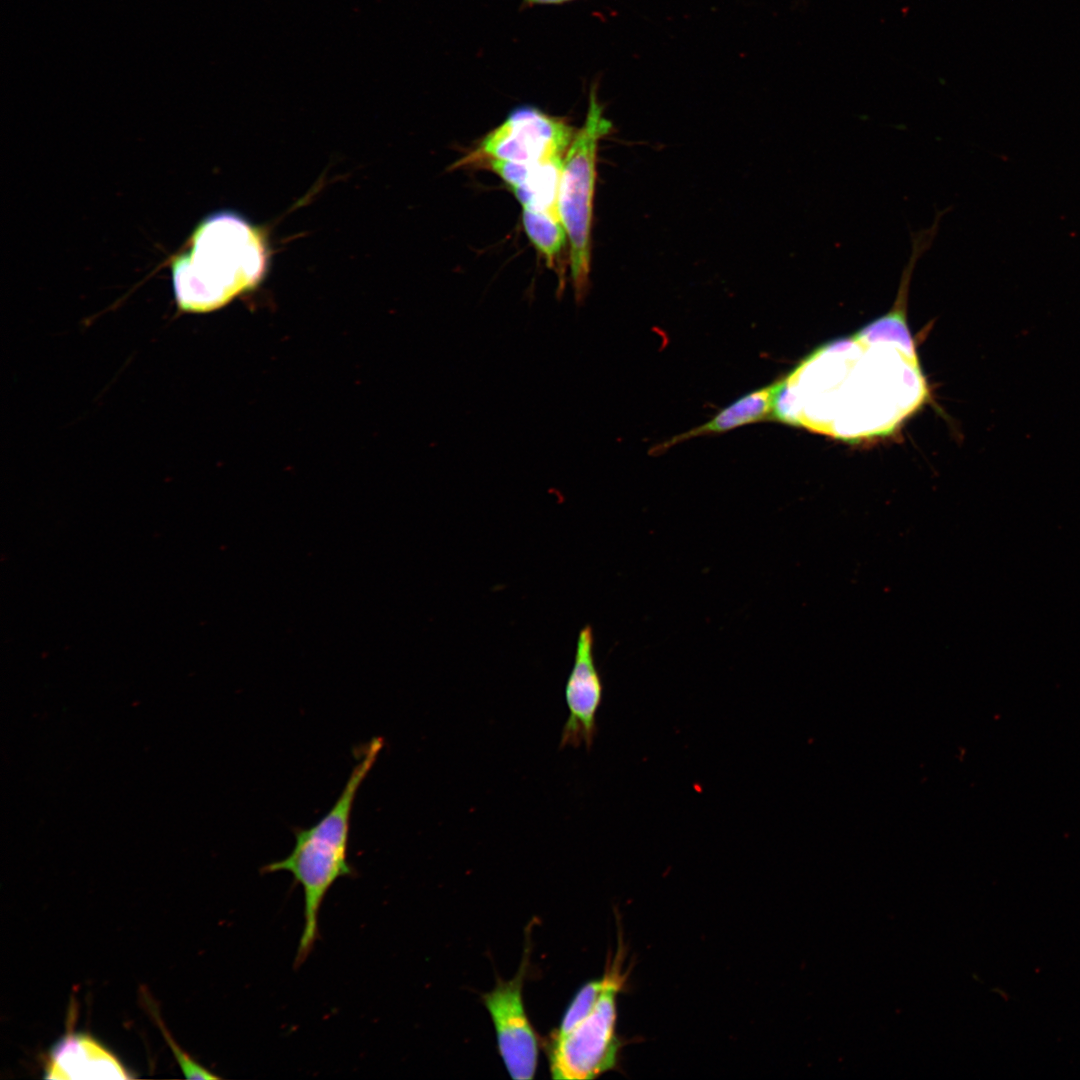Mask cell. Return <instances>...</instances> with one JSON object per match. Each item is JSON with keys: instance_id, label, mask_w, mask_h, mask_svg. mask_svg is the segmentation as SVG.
<instances>
[{"instance_id": "1", "label": "cell", "mask_w": 1080, "mask_h": 1080, "mask_svg": "<svg viewBox=\"0 0 1080 1080\" xmlns=\"http://www.w3.org/2000/svg\"><path fill=\"white\" fill-rule=\"evenodd\" d=\"M266 265L262 233L234 212L214 213L197 226L189 249L172 262L176 301L191 312L219 308L253 287Z\"/></svg>"}, {"instance_id": "2", "label": "cell", "mask_w": 1080, "mask_h": 1080, "mask_svg": "<svg viewBox=\"0 0 1080 1080\" xmlns=\"http://www.w3.org/2000/svg\"><path fill=\"white\" fill-rule=\"evenodd\" d=\"M382 748L383 739L372 738L359 752V760L329 812L310 828L295 831V845L287 857L262 868L264 873L287 871L302 887L304 927L295 960L297 966L306 960L318 939L319 912L327 892L337 879L353 875L347 860L353 804Z\"/></svg>"}, {"instance_id": "3", "label": "cell", "mask_w": 1080, "mask_h": 1080, "mask_svg": "<svg viewBox=\"0 0 1080 1080\" xmlns=\"http://www.w3.org/2000/svg\"><path fill=\"white\" fill-rule=\"evenodd\" d=\"M611 129L612 123L604 115L593 83L585 121L564 156L558 196L559 215L569 242L571 279L578 300L585 296L589 284L598 145Z\"/></svg>"}, {"instance_id": "4", "label": "cell", "mask_w": 1080, "mask_h": 1080, "mask_svg": "<svg viewBox=\"0 0 1080 1080\" xmlns=\"http://www.w3.org/2000/svg\"><path fill=\"white\" fill-rule=\"evenodd\" d=\"M622 960L617 953L608 961L606 983L592 1011L569 1033L551 1035L547 1052L553 1079H593L616 1066L620 1047L616 999L626 980Z\"/></svg>"}, {"instance_id": "5", "label": "cell", "mask_w": 1080, "mask_h": 1080, "mask_svg": "<svg viewBox=\"0 0 1080 1080\" xmlns=\"http://www.w3.org/2000/svg\"><path fill=\"white\" fill-rule=\"evenodd\" d=\"M573 137V129L565 120L533 105H521L482 139L474 154L515 163H539L564 156Z\"/></svg>"}, {"instance_id": "6", "label": "cell", "mask_w": 1080, "mask_h": 1080, "mask_svg": "<svg viewBox=\"0 0 1080 1080\" xmlns=\"http://www.w3.org/2000/svg\"><path fill=\"white\" fill-rule=\"evenodd\" d=\"M527 963L524 957L512 979H498L495 987L482 995L495 1028L499 1053L508 1073L516 1080L532 1079L538 1062V1039L522 997Z\"/></svg>"}, {"instance_id": "7", "label": "cell", "mask_w": 1080, "mask_h": 1080, "mask_svg": "<svg viewBox=\"0 0 1080 1080\" xmlns=\"http://www.w3.org/2000/svg\"><path fill=\"white\" fill-rule=\"evenodd\" d=\"M594 644L592 627H582L565 686L569 716L563 726L561 748L584 745L589 750L597 733L596 715L602 703L603 683L595 662Z\"/></svg>"}, {"instance_id": "8", "label": "cell", "mask_w": 1080, "mask_h": 1080, "mask_svg": "<svg viewBox=\"0 0 1080 1080\" xmlns=\"http://www.w3.org/2000/svg\"><path fill=\"white\" fill-rule=\"evenodd\" d=\"M48 1079H128L119 1059L90 1035L69 1033L52 1048L45 1068Z\"/></svg>"}, {"instance_id": "9", "label": "cell", "mask_w": 1080, "mask_h": 1080, "mask_svg": "<svg viewBox=\"0 0 1080 1080\" xmlns=\"http://www.w3.org/2000/svg\"><path fill=\"white\" fill-rule=\"evenodd\" d=\"M774 389L775 385L773 383L770 386L742 396L719 411L708 422L657 445L653 448L654 452H663L671 446L693 437L724 433L769 419L772 417Z\"/></svg>"}, {"instance_id": "10", "label": "cell", "mask_w": 1080, "mask_h": 1080, "mask_svg": "<svg viewBox=\"0 0 1080 1080\" xmlns=\"http://www.w3.org/2000/svg\"><path fill=\"white\" fill-rule=\"evenodd\" d=\"M564 156L530 164L524 182L512 191L523 208L560 219L558 196ZM562 223V222H561Z\"/></svg>"}, {"instance_id": "11", "label": "cell", "mask_w": 1080, "mask_h": 1080, "mask_svg": "<svg viewBox=\"0 0 1080 1080\" xmlns=\"http://www.w3.org/2000/svg\"><path fill=\"white\" fill-rule=\"evenodd\" d=\"M522 222L528 238L552 267L567 236L561 221L549 214L523 208Z\"/></svg>"}, {"instance_id": "12", "label": "cell", "mask_w": 1080, "mask_h": 1080, "mask_svg": "<svg viewBox=\"0 0 1080 1080\" xmlns=\"http://www.w3.org/2000/svg\"><path fill=\"white\" fill-rule=\"evenodd\" d=\"M605 983L606 978L603 975L600 979L591 980L584 984L575 994L565 1011L559 1028L551 1035L563 1036L581 1022L594 1008Z\"/></svg>"}, {"instance_id": "13", "label": "cell", "mask_w": 1080, "mask_h": 1080, "mask_svg": "<svg viewBox=\"0 0 1080 1080\" xmlns=\"http://www.w3.org/2000/svg\"><path fill=\"white\" fill-rule=\"evenodd\" d=\"M157 1022L161 1026L164 1037L167 1040V1042L169 1043V1045L171 1046V1049H172L173 1053L175 1054V1057H176L179 1065L181 1066V1069L183 1070V1073H184L186 1078H190V1079H218L219 1078L218 1076L212 1074L210 1071H208L207 1069L202 1067L199 1063L194 1061L186 1053H184L177 1046L175 1041H173V1039L169 1035V1033H167L166 1029L163 1027V1023H161L159 1018H157Z\"/></svg>"}, {"instance_id": "14", "label": "cell", "mask_w": 1080, "mask_h": 1080, "mask_svg": "<svg viewBox=\"0 0 1080 1080\" xmlns=\"http://www.w3.org/2000/svg\"><path fill=\"white\" fill-rule=\"evenodd\" d=\"M575 0H522V8H530L535 5H561Z\"/></svg>"}]
</instances>
